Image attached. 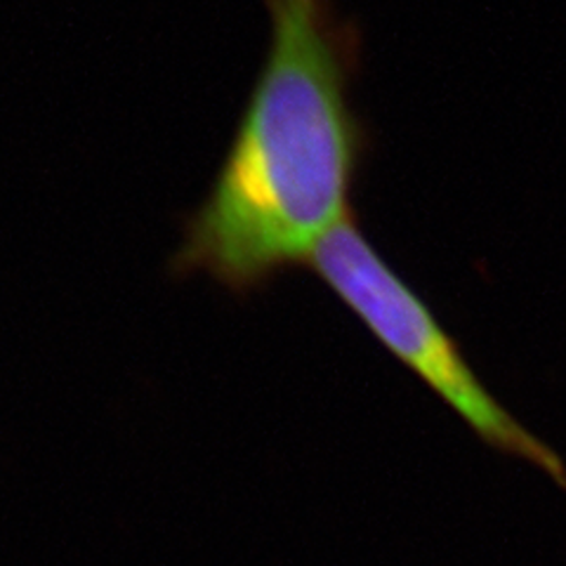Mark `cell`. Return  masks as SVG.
Instances as JSON below:
<instances>
[{"instance_id": "obj_1", "label": "cell", "mask_w": 566, "mask_h": 566, "mask_svg": "<svg viewBox=\"0 0 566 566\" xmlns=\"http://www.w3.org/2000/svg\"><path fill=\"white\" fill-rule=\"evenodd\" d=\"M272 35L232 145L185 218L170 274H206L248 297L354 218L374 135L354 104L364 31L335 0H262Z\"/></svg>"}, {"instance_id": "obj_2", "label": "cell", "mask_w": 566, "mask_h": 566, "mask_svg": "<svg viewBox=\"0 0 566 566\" xmlns=\"http://www.w3.org/2000/svg\"><path fill=\"white\" fill-rule=\"evenodd\" d=\"M310 268L395 359L468 424L484 447L538 468L566 491L564 458L495 399L428 303L368 241L357 216L324 239L312 255Z\"/></svg>"}]
</instances>
